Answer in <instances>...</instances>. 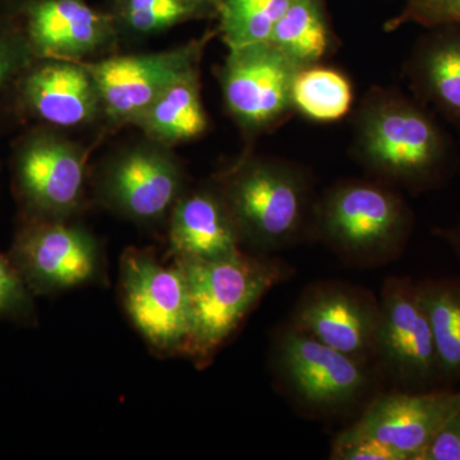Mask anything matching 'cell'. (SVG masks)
I'll return each mask as SVG.
<instances>
[{"label": "cell", "instance_id": "1", "mask_svg": "<svg viewBox=\"0 0 460 460\" xmlns=\"http://www.w3.org/2000/svg\"><path fill=\"white\" fill-rule=\"evenodd\" d=\"M352 154L371 178L417 192L440 183L453 156L422 102L383 87L368 91L354 111Z\"/></svg>", "mask_w": 460, "mask_h": 460}, {"label": "cell", "instance_id": "11", "mask_svg": "<svg viewBox=\"0 0 460 460\" xmlns=\"http://www.w3.org/2000/svg\"><path fill=\"white\" fill-rule=\"evenodd\" d=\"M184 172L171 147L147 140L108 160L98 177L100 201L131 222L153 226L168 220L186 190Z\"/></svg>", "mask_w": 460, "mask_h": 460}, {"label": "cell", "instance_id": "23", "mask_svg": "<svg viewBox=\"0 0 460 460\" xmlns=\"http://www.w3.org/2000/svg\"><path fill=\"white\" fill-rule=\"evenodd\" d=\"M290 0H219V32L229 49L270 42Z\"/></svg>", "mask_w": 460, "mask_h": 460}, {"label": "cell", "instance_id": "21", "mask_svg": "<svg viewBox=\"0 0 460 460\" xmlns=\"http://www.w3.org/2000/svg\"><path fill=\"white\" fill-rule=\"evenodd\" d=\"M428 314L444 387L460 383V279L417 281Z\"/></svg>", "mask_w": 460, "mask_h": 460}, {"label": "cell", "instance_id": "33", "mask_svg": "<svg viewBox=\"0 0 460 460\" xmlns=\"http://www.w3.org/2000/svg\"><path fill=\"white\" fill-rule=\"evenodd\" d=\"M459 132H460V127H458Z\"/></svg>", "mask_w": 460, "mask_h": 460}, {"label": "cell", "instance_id": "30", "mask_svg": "<svg viewBox=\"0 0 460 460\" xmlns=\"http://www.w3.org/2000/svg\"><path fill=\"white\" fill-rule=\"evenodd\" d=\"M441 238L447 242L460 260V223L449 229L440 230Z\"/></svg>", "mask_w": 460, "mask_h": 460}, {"label": "cell", "instance_id": "26", "mask_svg": "<svg viewBox=\"0 0 460 460\" xmlns=\"http://www.w3.org/2000/svg\"><path fill=\"white\" fill-rule=\"evenodd\" d=\"M33 296L11 257L0 252V319L32 323L36 314Z\"/></svg>", "mask_w": 460, "mask_h": 460}, {"label": "cell", "instance_id": "5", "mask_svg": "<svg viewBox=\"0 0 460 460\" xmlns=\"http://www.w3.org/2000/svg\"><path fill=\"white\" fill-rule=\"evenodd\" d=\"M272 367L286 394L316 417L337 416L370 401L378 377L371 363L339 352L292 325L277 334Z\"/></svg>", "mask_w": 460, "mask_h": 460}, {"label": "cell", "instance_id": "3", "mask_svg": "<svg viewBox=\"0 0 460 460\" xmlns=\"http://www.w3.org/2000/svg\"><path fill=\"white\" fill-rule=\"evenodd\" d=\"M413 214L395 187L375 178H350L317 198L310 238L344 262L377 268L394 261L410 242Z\"/></svg>", "mask_w": 460, "mask_h": 460}, {"label": "cell", "instance_id": "20", "mask_svg": "<svg viewBox=\"0 0 460 460\" xmlns=\"http://www.w3.org/2000/svg\"><path fill=\"white\" fill-rule=\"evenodd\" d=\"M328 0H290L270 44L299 68L320 65L337 48Z\"/></svg>", "mask_w": 460, "mask_h": 460}, {"label": "cell", "instance_id": "31", "mask_svg": "<svg viewBox=\"0 0 460 460\" xmlns=\"http://www.w3.org/2000/svg\"><path fill=\"white\" fill-rule=\"evenodd\" d=\"M18 0H0V8L11 9Z\"/></svg>", "mask_w": 460, "mask_h": 460}, {"label": "cell", "instance_id": "6", "mask_svg": "<svg viewBox=\"0 0 460 460\" xmlns=\"http://www.w3.org/2000/svg\"><path fill=\"white\" fill-rule=\"evenodd\" d=\"M372 366L392 390L429 392L444 387L428 314L419 286L410 278L390 277L384 283Z\"/></svg>", "mask_w": 460, "mask_h": 460}, {"label": "cell", "instance_id": "12", "mask_svg": "<svg viewBox=\"0 0 460 460\" xmlns=\"http://www.w3.org/2000/svg\"><path fill=\"white\" fill-rule=\"evenodd\" d=\"M459 410L460 390L453 387L380 393L334 441L374 440L394 450L402 460H422L436 435Z\"/></svg>", "mask_w": 460, "mask_h": 460}, {"label": "cell", "instance_id": "13", "mask_svg": "<svg viewBox=\"0 0 460 460\" xmlns=\"http://www.w3.org/2000/svg\"><path fill=\"white\" fill-rule=\"evenodd\" d=\"M208 38L174 49L86 63L98 84L102 113L115 123L133 124L166 86L199 66Z\"/></svg>", "mask_w": 460, "mask_h": 460}, {"label": "cell", "instance_id": "29", "mask_svg": "<svg viewBox=\"0 0 460 460\" xmlns=\"http://www.w3.org/2000/svg\"><path fill=\"white\" fill-rule=\"evenodd\" d=\"M422 460H460V410L436 435Z\"/></svg>", "mask_w": 460, "mask_h": 460}, {"label": "cell", "instance_id": "27", "mask_svg": "<svg viewBox=\"0 0 460 460\" xmlns=\"http://www.w3.org/2000/svg\"><path fill=\"white\" fill-rule=\"evenodd\" d=\"M452 23L460 25V0H405L404 7L386 21L384 30L393 32L405 25L429 29Z\"/></svg>", "mask_w": 460, "mask_h": 460}, {"label": "cell", "instance_id": "7", "mask_svg": "<svg viewBox=\"0 0 460 460\" xmlns=\"http://www.w3.org/2000/svg\"><path fill=\"white\" fill-rule=\"evenodd\" d=\"M119 284L124 310L154 352L187 356L192 307L178 262L165 265L153 251L128 248L120 260Z\"/></svg>", "mask_w": 460, "mask_h": 460}, {"label": "cell", "instance_id": "24", "mask_svg": "<svg viewBox=\"0 0 460 460\" xmlns=\"http://www.w3.org/2000/svg\"><path fill=\"white\" fill-rule=\"evenodd\" d=\"M214 14L217 9L201 0H114L117 25L142 36Z\"/></svg>", "mask_w": 460, "mask_h": 460}, {"label": "cell", "instance_id": "32", "mask_svg": "<svg viewBox=\"0 0 460 460\" xmlns=\"http://www.w3.org/2000/svg\"><path fill=\"white\" fill-rule=\"evenodd\" d=\"M201 2H204L206 3V4L211 5V7L217 9V3H219V0H201Z\"/></svg>", "mask_w": 460, "mask_h": 460}, {"label": "cell", "instance_id": "28", "mask_svg": "<svg viewBox=\"0 0 460 460\" xmlns=\"http://www.w3.org/2000/svg\"><path fill=\"white\" fill-rule=\"evenodd\" d=\"M330 459L334 460H402L394 450L374 440L332 441Z\"/></svg>", "mask_w": 460, "mask_h": 460}, {"label": "cell", "instance_id": "16", "mask_svg": "<svg viewBox=\"0 0 460 460\" xmlns=\"http://www.w3.org/2000/svg\"><path fill=\"white\" fill-rule=\"evenodd\" d=\"M18 105L50 128H74L102 111L98 84L86 63L35 58L13 89Z\"/></svg>", "mask_w": 460, "mask_h": 460}, {"label": "cell", "instance_id": "4", "mask_svg": "<svg viewBox=\"0 0 460 460\" xmlns=\"http://www.w3.org/2000/svg\"><path fill=\"white\" fill-rule=\"evenodd\" d=\"M172 261L186 275L192 307L187 357L201 367L213 361L263 296L295 274L283 260L243 251L223 259Z\"/></svg>", "mask_w": 460, "mask_h": 460}, {"label": "cell", "instance_id": "9", "mask_svg": "<svg viewBox=\"0 0 460 460\" xmlns=\"http://www.w3.org/2000/svg\"><path fill=\"white\" fill-rule=\"evenodd\" d=\"M12 174L27 217L69 219L83 208L86 154L50 127L32 129L18 141Z\"/></svg>", "mask_w": 460, "mask_h": 460}, {"label": "cell", "instance_id": "22", "mask_svg": "<svg viewBox=\"0 0 460 460\" xmlns=\"http://www.w3.org/2000/svg\"><path fill=\"white\" fill-rule=\"evenodd\" d=\"M353 99L349 77L323 63L302 68L293 84L296 113L314 122L332 123L343 119L352 111Z\"/></svg>", "mask_w": 460, "mask_h": 460}, {"label": "cell", "instance_id": "14", "mask_svg": "<svg viewBox=\"0 0 460 460\" xmlns=\"http://www.w3.org/2000/svg\"><path fill=\"white\" fill-rule=\"evenodd\" d=\"M378 298L361 288L321 281L302 293L289 325L359 361L371 363Z\"/></svg>", "mask_w": 460, "mask_h": 460}, {"label": "cell", "instance_id": "10", "mask_svg": "<svg viewBox=\"0 0 460 460\" xmlns=\"http://www.w3.org/2000/svg\"><path fill=\"white\" fill-rule=\"evenodd\" d=\"M301 69L270 42L228 50L217 80L226 111L247 137L274 131L296 114L293 84Z\"/></svg>", "mask_w": 460, "mask_h": 460}, {"label": "cell", "instance_id": "25", "mask_svg": "<svg viewBox=\"0 0 460 460\" xmlns=\"http://www.w3.org/2000/svg\"><path fill=\"white\" fill-rule=\"evenodd\" d=\"M35 58L16 14L0 8V104Z\"/></svg>", "mask_w": 460, "mask_h": 460}, {"label": "cell", "instance_id": "2", "mask_svg": "<svg viewBox=\"0 0 460 460\" xmlns=\"http://www.w3.org/2000/svg\"><path fill=\"white\" fill-rule=\"evenodd\" d=\"M242 246L270 255L310 238L317 196L304 166L277 157L244 156L214 180Z\"/></svg>", "mask_w": 460, "mask_h": 460}, {"label": "cell", "instance_id": "17", "mask_svg": "<svg viewBox=\"0 0 460 460\" xmlns=\"http://www.w3.org/2000/svg\"><path fill=\"white\" fill-rule=\"evenodd\" d=\"M172 260H217L242 251L234 220L213 183L186 190L168 217Z\"/></svg>", "mask_w": 460, "mask_h": 460}, {"label": "cell", "instance_id": "8", "mask_svg": "<svg viewBox=\"0 0 460 460\" xmlns=\"http://www.w3.org/2000/svg\"><path fill=\"white\" fill-rule=\"evenodd\" d=\"M25 217L9 257L33 296L104 279V251L93 233L69 219Z\"/></svg>", "mask_w": 460, "mask_h": 460}, {"label": "cell", "instance_id": "15", "mask_svg": "<svg viewBox=\"0 0 460 460\" xmlns=\"http://www.w3.org/2000/svg\"><path fill=\"white\" fill-rule=\"evenodd\" d=\"M36 58L80 60L114 40L117 21L84 0H18L11 9Z\"/></svg>", "mask_w": 460, "mask_h": 460}, {"label": "cell", "instance_id": "18", "mask_svg": "<svg viewBox=\"0 0 460 460\" xmlns=\"http://www.w3.org/2000/svg\"><path fill=\"white\" fill-rule=\"evenodd\" d=\"M426 30L408 57L405 75L419 102L460 127V25Z\"/></svg>", "mask_w": 460, "mask_h": 460}, {"label": "cell", "instance_id": "19", "mask_svg": "<svg viewBox=\"0 0 460 460\" xmlns=\"http://www.w3.org/2000/svg\"><path fill=\"white\" fill-rule=\"evenodd\" d=\"M147 140L172 147L204 136L208 118L201 98L199 66L166 86L133 122Z\"/></svg>", "mask_w": 460, "mask_h": 460}]
</instances>
